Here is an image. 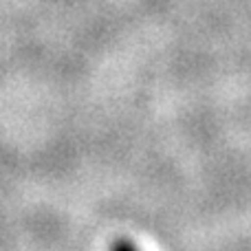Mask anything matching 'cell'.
<instances>
[{"instance_id": "6da1fadb", "label": "cell", "mask_w": 251, "mask_h": 251, "mask_svg": "<svg viewBox=\"0 0 251 251\" xmlns=\"http://www.w3.org/2000/svg\"><path fill=\"white\" fill-rule=\"evenodd\" d=\"M110 251H139L137 247H134L130 240H126V238H119V240H115L113 245H110Z\"/></svg>"}]
</instances>
